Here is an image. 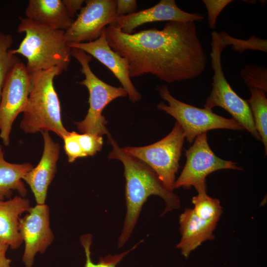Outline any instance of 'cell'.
<instances>
[{"label":"cell","instance_id":"28","mask_svg":"<svg viewBox=\"0 0 267 267\" xmlns=\"http://www.w3.org/2000/svg\"><path fill=\"white\" fill-rule=\"evenodd\" d=\"M208 12V20L209 27L213 29L216 28L217 19L222 9L232 0H203Z\"/></svg>","mask_w":267,"mask_h":267},{"label":"cell","instance_id":"27","mask_svg":"<svg viewBox=\"0 0 267 267\" xmlns=\"http://www.w3.org/2000/svg\"><path fill=\"white\" fill-rule=\"evenodd\" d=\"M77 133L75 131L68 132L62 138L64 149L70 163L74 162L78 158L87 157L78 141Z\"/></svg>","mask_w":267,"mask_h":267},{"label":"cell","instance_id":"20","mask_svg":"<svg viewBox=\"0 0 267 267\" xmlns=\"http://www.w3.org/2000/svg\"><path fill=\"white\" fill-rule=\"evenodd\" d=\"M251 97L247 100L254 120L255 128L264 143L267 153V98L265 92L258 88H249Z\"/></svg>","mask_w":267,"mask_h":267},{"label":"cell","instance_id":"11","mask_svg":"<svg viewBox=\"0 0 267 267\" xmlns=\"http://www.w3.org/2000/svg\"><path fill=\"white\" fill-rule=\"evenodd\" d=\"M71 26L65 31L68 44L89 42L97 39L116 17V0H88Z\"/></svg>","mask_w":267,"mask_h":267},{"label":"cell","instance_id":"30","mask_svg":"<svg viewBox=\"0 0 267 267\" xmlns=\"http://www.w3.org/2000/svg\"><path fill=\"white\" fill-rule=\"evenodd\" d=\"M62 2L71 18H73L77 12L81 10L83 4L85 2L83 0H62Z\"/></svg>","mask_w":267,"mask_h":267},{"label":"cell","instance_id":"2","mask_svg":"<svg viewBox=\"0 0 267 267\" xmlns=\"http://www.w3.org/2000/svg\"><path fill=\"white\" fill-rule=\"evenodd\" d=\"M108 142L112 147L108 159L120 161L124 167L126 179L125 198L127 211L123 227L118 240V248L128 241L138 221L143 204L151 195L159 196L165 202L161 216L180 206L179 197L167 189L155 172L140 160L125 152L111 134Z\"/></svg>","mask_w":267,"mask_h":267},{"label":"cell","instance_id":"29","mask_svg":"<svg viewBox=\"0 0 267 267\" xmlns=\"http://www.w3.org/2000/svg\"><path fill=\"white\" fill-rule=\"evenodd\" d=\"M137 1L135 0H117L116 17L124 16L136 12Z\"/></svg>","mask_w":267,"mask_h":267},{"label":"cell","instance_id":"3","mask_svg":"<svg viewBox=\"0 0 267 267\" xmlns=\"http://www.w3.org/2000/svg\"><path fill=\"white\" fill-rule=\"evenodd\" d=\"M17 31L25 36L19 47L13 49L27 59L30 74L59 67L66 71L71 59V48L65 38V31L26 18L19 17Z\"/></svg>","mask_w":267,"mask_h":267},{"label":"cell","instance_id":"22","mask_svg":"<svg viewBox=\"0 0 267 267\" xmlns=\"http://www.w3.org/2000/svg\"><path fill=\"white\" fill-rule=\"evenodd\" d=\"M13 42L12 36L0 32V101L4 83L12 69L19 59L10 47Z\"/></svg>","mask_w":267,"mask_h":267},{"label":"cell","instance_id":"24","mask_svg":"<svg viewBox=\"0 0 267 267\" xmlns=\"http://www.w3.org/2000/svg\"><path fill=\"white\" fill-rule=\"evenodd\" d=\"M219 33L225 46L231 44L235 51L240 53L247 49L259 50L264 52L267 51L266 40H262L253 36L250 39L245 41L232 37L224 31Z\"/></svg>","mask_w":267,"mask_h":267},{"label":"cell","instance_id":"10","mask_svg":"<svg viewBox=\"0 0 267 267\" xmlns=\"http://www.w3.org/2000/svg\"><path fill=\"white\" fill-rule=\"evenodd\" d=\"M31 88V75L20 60L15 65L3 86L0 101V137L5 145L9 143L13 121L23 112Z\"/></svg>","mask_w":267,"mask_h":267},{"label":"cell","instance_id":"6","mask_svg":"<svg viewBox=\"0 0 267 267\" xmlns=\"http://www.w3.org/2000/svg\"><path fill=\"white\" fill-rule=\"evenodd\" d=\"M210 54L214 71L212 89L204 105L207 110L220 107L230 114L233 120L247 130L255 138L261 140L257 131L252 114L247 100L240 97L231 88L226 80L222 66L221 57L225 46L219 33L212 32Z\"/></svg>","mask_w":267,"mask_h":267},{"label":"cell","instance_id":"23","mask_svg":"<svg viewBox=\"0 0 267 267\" xmlns=\"http://www.w3.org/2000/svg\"><path fill=\"white\" fill-rule=\"evenodd\" d=\"M81 242L83 245L86 255V263L85 267H116V265L119 263L135 247L137 244L132 248L131 249L115 255L108 254L107 256L99 258L97 264L92 263L90 259V246L91 243V235L88 234L81 237Z\"/></svg>","mask_w":267,"mask_h":267},{"label":"cell","instance_id":"31","mask_svg":"<svg viewBox=\"0 0 267 267\" xmlns=\"http://www.w3.org/2000/svg\"><path fill=\"white\" fill-rule=\"evenodd\" d=\"M8 248L9 246L7 244L0 242V267H11V260L6 257Z\"/></svg>","mask_w":267,"mask_h":267},{"label":"cell","instance_id":"1","mask_svg":"<svg viewBox=\"0 0 267 267\" xmlns=\"http://www.w3.org/2000/svg\"><path fill=\"white\" fill-rule=\"evenodd\" d=\"M104 31L110 47L128 61L131 78L151 74L171 83L197 78L206 67L195 22L168 21L161 30L132 34L111 25Z\"/></svg>","mask_w":267,"mask_h":267},{"label":"cell","instance_id":"4","mask_svg":"<svg viewBox=\"0 0 267 267\" xmlns=\"http://www.w3.org/2000/svg\"><path fill=\"white\" fill-rule=\"evenodd\" d=\"M63 71L54 67L30 74L31 88L20 125L26 133L51 131L63 138L68 132L62 122L60 104L53 85L55 77Z\"/></svg>","mask_w":267,"mask_h":267},{"label":"cell","instance_id":"7","mask_svg":"<svg viewBox=\"0 0 267 267\" xmlns=\"http://www.w3.org/2000/svg\"><path fill=\"white\" fill-rule=\"evenodd\" d=\"M184 139L183 129L176 122L172 131L160 140L144 146H126L122 149L151 168L167 189L174 192Z\"/></svg>","mask_w":267,"mask_h":267},{"label":"cell","instance_id":"19","mask_svg":"<svg viewBox=\"0 0 267 267\" xmlns=\"http://www.w3.org/2000/svg\"><path fill=\"white\" fill-rule=\"evenodd\" d=\"M33 168V165L29 163L12 164L6 161L0 146V200L10 197L13 190L25 196L27 190L22 179Z\"/></svg>","mask_w":267,"mask_h":267},{"label":"cell","instance_id":"8","mask_svg":"<svg viewBox=\"0 0 267 267\" xmlns=\"http://www.w3.org/2000/svg\"><path fill=\"white\" fill-rule=\"evenodd\" d=\"M157 90L161 97L168 103L161 101L157 104V108L176 119L183 129L185 138L189 143L193 142L198 135L212 130H244L233 119L225 118L212 110L199 108L179 101L172 96L165 85L158 86Z\"/></svg>","mask_w":267,"mask_h":267},{"label":"cell","instance_id":"14","mask_svg":"<svg viewBox=\"0 0 267 267\" xmlns=\"http://www.w3.org/2000/svg\"><path fill=\"white\" fill-rule=\"evenodd\" d=\"M104 29L100 36L94 41L68 44L71 48L84 51L105 66L119 80L129 99L133 103H135L141 99V95L132 82L129 76L128 61L110 47Z\"/></svg>","mask_w":267,"mask_h":267},{"label":"cell","instance_id":"16","mask_svg":"<svg viewBox=\"0 0 267 267\" xmlns=\"http://www.w3.org/2000/svg\"><path fill=\"white\" fill-rule=\"evenodd\" d=\"M218 221L198 217L192 208H186L179 217L181 238L176 247L186 259L203 242L214 239Z\"/></svg>","mask_w":267,"mask_h":267},{"label":"cell","instance_id":"21","mask_svg":"<svg viewBox=\"0 0 267 267\" xmlns=\"http://www.w3.org/2000/svg\"><path fill=\"white\" fill-rule=\"evenodd\" d=\"M192 208L199 217L209 221H219L222 213L220 201L217 198L208 196L207 192H201L192 197Z\"/></svg>","mask_w":267,"mask_h":267},{"label":"cell","instance_id":"26","mask_svg":"<svg viewBox=\"0 0 267 267\" xmlns=\"http://www.w3.org/2000/svg\"><path fill=\"white\" fill-rule=\"evenodd\" d=\"M80 145L86 156H93L100 151L103 146L102 136L89 133H77Z\"/></svg>","mask_w":267,"mask_h":267},{"label":"cell","instance_id":"9","mask_svg":"<svg viewBox=\"0 0 267 267\" xmlns=\"http://www.w3.org/2000/svg\"><path fill=\"white\" fill-rule=\"evenodd\" d=\"M185 156V164L176 180L174 189L193 186L197 193L207 192L206 178L209 174L223 169L243 170L236 163L223 160L214 153L209 145L207 133L195 138L193 144L186 150Z\"/></svg>","mask_w":267,"mask_h":267},{"label":"cell","instance_id":"12","mask_svg":"<svg viewBox=\"0 0 267 267\" xmlns=\"http://www.w3.org/2000/svg\"><path fill=\"white\" fill-rule=\"evenodd\" d=\"M19 219V229L25 249L22 261L25 267H32L38 253H44L54 239L50 227L49 209L46 204H37Z\"/></svg>","mask_w":267,"mask_h":267},{"label":"cell","instance_id":"5","mask_svg":"<svg viewBox=\"0 0 267 267\" xmlns=\"http://www.w3.org/2000/svg\"><path fill=\"white\" fill-rule=\"evenodd\" d=\"M71 55L80 63L82 67L80 71L85 77L79 83L85 86L89 92V107L88 113L83 121L75 124L82 134L107 135L110 133L106 127L107 121L102 114L103 110L116 98L127 96V93L122 87L109 85L93 73L89 66L92 60L90 55L75 48H71Z\"/></svg>","mask_w":267,"mask_h":267},{"label":"cell","instance_id":"15","mask_svg":"<svg viewBox=\"0 0 267 267\" xmlns=\"http://www.w3.org/2000/svg\"><path fill=\"white\" fill-rule=\"evenodd\" d=\"M44 140L42 157L38 165L23 178L30 187L35 197L37 204H44L49 185L57 170L60 147L55 142L48 132H41Z\"/></svg>","mask_w":267,"mask_h":267},{"label":"cell","instance_id":"17","mask_svg":"<svg viewBox=\"0 0 267 267\" xmlns=\"http://www.w3.org/2000/svg\"><path fill=\"white\" fill-rule=\"evenodd\" d=\"M30 201L20 196L0 200V242L11 249H18L23 242L19 225L20 216L31 208Z\"/></svg>","mask_w":267,"mask_h":267},{"label":"cell","instance_id":"25","mask_svg":"<svg viewBox=\"0 0 267 267\" xmlns=\"http://www.w3.org/2000/svg\"><path fill=\"white\" fill-rule=\"evenodd\" d=\"M240 74L248 88H255L267 91V70L255 64L245 66Z\"/></svg>","mask_w":267,"mask_h":267},{"label":"cell","instance_id":"13","mask_svg":"<svg viewBox=\"0 0 267 267\" xmlns=\"http://www.w3.org/2000/svg\"><path fill=\"white\" fill-rule=\"evenodd\" d=\"M204 17L198 13H189L180 9L175 0H161L155 5L131 14L115 17L109 25L126 34L144 24L159 21L181 22L201 21Z\"/></svg>","mask_w":267,"mask_h":267},{"label":"cell","instance_id":"18","mask_svg":"<svg viewBox=\"0 0 267 267\" xmlns=\"http://www.w3.org/2000/svg\"><path fill=\"white\" fill-rule=\"evenodd\" d=\"M25 15L28 19L64 31L74 20L69 15L62 0H30Z\"/></svg>","mask_w":267,"mask_h":267}]
</instances>
